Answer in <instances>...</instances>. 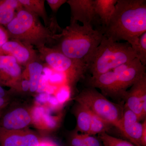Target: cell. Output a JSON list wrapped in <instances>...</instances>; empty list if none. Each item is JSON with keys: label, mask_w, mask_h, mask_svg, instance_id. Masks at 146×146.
<instances>
[{"label": "cell", "mask_w": 146, "mask_h": 146, "mask_svg": "<svg viewBox=\"0 0 146 146\" xmlns=\"http://www.w3.org/2000/svg\"><path fill=\"white\" fill-rule=\"evenodd\" d=\"M117 128L130 143L136 146H141L143 125L139 122L118 124Z\"/></svg>", "instance_id": "obj_16"}, {"label": "cell", "mask_w": 146, "mask_h": 146, "mask_svg": "<svg viewBox=\"0 0 146 146\" xmlns=\"http://www.w3.org/2000/svg\"><path fill=\"white\" fill-rule=\"evenodd\" d=\"M7 91L3 88V86L0 85V98H7Z\"/></svg>", "instance_id": "obj_34"}, {"label": "cell", "mask_w": 146, "mask_h": 146, "mask_svg": "<svg viewBox=\"0 0 146 146\" xmlns=\"http://www.w3.org/2000/svg\"><path fill=\"white\" fill-rule=\"evenodd\" d=\"M10 39L8 31L5 27L0 25V47Z\"/></svg>", "instance_id": "obj_29"}, {"label": "cell", "mask_w": 146, "mask_h": 146, "mask_svg": "<svg viewBox=\"0 0 146 146\" xmlns=\"http://www.w3.org/2000/svg\"><path fill=\"white\" fill-rule=\"evenodd\" d=\"M25 68L22 74L29 82V91L35 93L38 89L44 66L40 61H35L30 63Z\"/></svg>", "instance_id": "obj_17"}, {"label": "cell", "mask_w": 146, "mask_h": 146, "mask_svg": "<svg viewBox=\"0 0 146 146\" xmlns=\"http://www.w3.org/2000/svg\"><path fill=\"white\" fill-rule=\"evenodd\" d=\"M39 146H57L56 144L49 141H40Z\"/></svg>", "instance_id": "obj_33"}, {"label": "cell", "mask_w": 146, "mask_h": 146, "mask_svg": "<svg viewBox=\"0 0 146 146\" xmlns=\"http://www.w3.org/2000/svg\"><path fill=\"white\" fill-rule=\"evenodd\" d=\"M37 50L40 60L55 70L64 74L70 89L84 78L88 71L86 63L68 57L54 47L44 46Z\"/></svg>", "instance_id": "obj_5"}, {"label": "cell", "mask_w": 146, "mask_h": 146, "mask_svg": "<svg viewBox=\"0 0 146 146\" xmlns=\"http://www.w3.org/2000/svg\"><path fill=\"white\" fill-rule=\"evenodd\" d=\"M70 96V90L67 89H62L56 94V98L57 99L58 102L60 104H63L67 101Z\"/></svg>", "instance_id": "obj_27"}, {"label": "cell", "mask_w": 146, "mask_h": 146, "mask_svg": "<svg viewBox=\"0 0 146 146\" xmlns=\"http://www.w3.org/2000/svg\"><path fill=\"white\" fill-rule=\"evenodd\" d=\"M22 8L19 0H0V25L6 26Z\"/></svg>", "instance_id": "obj_15"}, {"label": "cell", "mask_w": 146, "mask_h": 146, "mask_svg": "<svg viewBox=\"0 0 146 146\" xmlns=\"http://www.w3.org/2000/svg\"><path fill=\"white\" fill-rule=\"evenodd\" d=\"M124 99L125 100V107L134 112L139 121L146 118V74L127 91Z\"/></svg>", "instance_id": "obj_9"}, {"label": "cell", "mask_w": 146, "mask_h": 146, "mask_svg": "<svg viewBox=\"0 0 146 146\" xmlns=\"http://www.w3.org/2000/svg\"><path fill=\"white\" fill-rule=\"evenodd\" d=\"M67 1L68 0H47L46 2L49 6L54 15H56L61 6L67 3Z\"/></svg>", "instance_id": "obj_26"}, {"label": "cell", "mask_w": 146, "mask_h": 146, "mask_svg": "<svg viewBox=\"0 0 146 146\" xmlns=\"http://www.w3.org/2000/svg\"><path fill=\"white\" fill-rule=\"evenodd\" d=\"M117 74L114 98L124 99L127 89L146 74V66L136 58L113 69Z\"/></svg>", "instance_id": "obj_7"}, {"label": "cell", "mask_w": 146, "mask_h": 146, "mask_svg": "<svg viewBox=\"0 0 146 146\" xmlns=\"http://www.w3.org/2000/svg\"><path fill=\"white\" fill-rule=\"evenodd\" d=\"M102 32L104 36L115 42H127L135 51L139 37L146 32V0H117Z\"/></svg>", "instance_id": "obj_1"}, {"label": "cell", "mask_w": 146, "mask_h": 146, "mask_svg": "<svg viewBox=\"0 0 146 146\" xmlns=\"http://www.w3.org/2000/svg\"><path fill=\"white\" fill-rule=\"evenodd\" d=\"M45 111L44 108L41 106H37L35 108L31 114L32 121L36 123L39 124L41 122Z\"/></svg>", "instance_id": "obj_24"}, {"label": "cell", "mask_w": 146, "mask_h": 146, "mask_svg": "<svg viewBox=\"0 0 146 146\" xmlns=\"http://www.w3.org/2000/svg\"><path fill=\"white\" fill-rule=\"evenodd\" d=\"M91 125L89 135L94 136L96 134L106 133L112 126V125L101 118L91 113Z\"/></svg>", "instance_id": "obj_20"}, {"label": "cell", "mask_w": 146, "mask_h": 146, "mask_svg": "<svg viewBox=\"0 0 146 146\" xmlns=\"http://www.w3.org/2000/svg\"><path fill=\"white\" fill-rule=\"evenodd\" d=\"M117 1L94 0V8L100 21L102 31L109 23L115 11Z\"/></svg>", "instance_id": "obj_14"}, {"label": "cell", "mask_w": 146, "mask_h": 146, "mask_svg": "<svg viewBox=\"0 0 146 146\" xmlns=\"http://www.w3.org/2000/svg\"><path fill=\"white\" fill-rule=\"evenodd\" d=\"M48 128L54 129L57 125V119L50 115L49 112L45 110L42 120Z\"/></svg>", "instance_id": "obj_23"}, {"label": "cell", "mask_w": 146, "mask_h": 146, "mask_svg": "<svg viewBox=\"0 0 146 146\" xmlns=\"http://www.w3.org/2000/svg\"><path fill=\"white\" fill-rule=\"evenodd\" d=\"M23 8L44 21L45 26L50 27V19L49 18L45 7V0H19Z\"/></svg>", "instance_id": "obj_18"}, {"label": "cell", "mask_w": 146, "mask_h": 146, "mask_svg": "<svg viewBox=\"0 0 146 146\" xmlns=\"http://www.w3.org/2000/svg\"><path fill=\"white\" fill-rule=\"evenodd\" d=\"M4 108H0V116H1V114L2 110Z\"/></svg>", "instance_id": "obj_35"}, {"label": "cell", "mask_w": 146, "mask_h": 146, "mask_svg": "<svg viewBox=\"0 0 146 146\" xmlns=\"http://www.w3.org/2000/svg\"><path fill=\"white\" fill-rule=\"evenodd\" d=\"M103 146H136L130 142L109 135L107 133L99 134Z\"/></svg>", "instance_id": "obj_21"}, {"label": "cell", "mask_w": 146, "mask_h": 146, "mask_svg": "<svg viewBox=\"0 0 146 146\" xmlns=\"http://www.w3.org/2000/svg\"><path fill=\"white\" fill-rule=\"evenodd\" d=\"M72 146H86L84 142L82 134L75 132L72 136L71 141Z\"/></svg>", "instance_id": "obj_28"}, {"label": "cell", "mask_w": 146, "mask_h": 146, "mask_svg": "<svg viewBox=\"0 0 146 146\" xmlns=\"http://www.w3.org/2000/svg\"><path fill=\"white\" fill-rule=\"evenodd\" d=\"M77 129L80 133L89 134L91 125V112L86 108L78 104L76 108Z\"/></svg>", "instance_id": "obj_19"}, {"label": "cell", "mask_w": 146, "mask_h": 146, "mask_svg": "<svg viewBox=\"0 0 146 146\" xmlns=\"http://www.w3.org/2000/svg\"><path fill=\"white\" fill-rule=\"evenodd\" d=\"M82 138L86 146H102V143L99 138L89 134H82Z\"/></svg>", "instance_id": "obj_25"}, {"label": "cell", "mask_w": 146, "mask_h": 146, "mask_svg": "<svg viewBox=\"0 0 146 146\" xmlns=\"http://www.w3.org/2000/svg\"><path fill=\"white\" fill-rule=\"evenodd\" d=\"M51 95L47 94L45 92L40 93L39 95L36 97V102L40 103H45L47 102H48Z\"/></svg>", "instance_id": "obj_30"}, {"label": "cell", "mask_w": 146, "mask_h": 146, "mask_svg": "<svg viewBox=\"0 0 146 146\" xmlns=\"http://www.w3.org/2000/svg\"><path fill=\"white\" fill-rule=\"evenodd\" d=\"M137 57L144 66L146 65V32L139 37L138 44L135 50Z\"/></svg>", "instance_id": "obj_22"}, {"label": "cell", "mask_w": 146, "mask_h": 146, "mask_svg": "<svg viewBox=\"0 0 146 146\" xmlns=\"http://www.w3.org/2000/svg\"><path fill=\"white\" fill-rule=\"evenodd\" d=\"M103 37L101 31L91 27L70 23L59 34L52 47L68 57L87 64Z\"/></svg>", "instance_id": "obj_2"}, {"label": "cell", "mask_w": 146, "mask_h": 146, "mask_svg": "<svg viewBox=\"0 0 146 146\" xmlns=\"http://www.w3.org/2000/svg\"><path fill=\"white\" fill-rule=\"evenodd\" d=\"M31 121L30 113L25 108H18L4 115L0 127L9 130H22L27 127Z\"/></svg>", "instance_id": "obj_13"}, {"label": "cell", "mask_w": 146, "mask_h": 146, "mask_svg": "<svg viewBox=\"0 0 146 146\" xmlns=\"http://www.w3.org/2000/svg\"><path fill=\"white\" fill-rule=\"evenodd\" d=\"M5 27L10 39L18 40L37 50L48 45L54 46L59 36V34L43 25L39 17L23 7Z\"/></svg>", "instance_id": "obj_3"}, {"label": "cell", "mask_w": 146, "mask_h": 146, "mask_svg": "<svg viewBox=\"0 0 146 146\" xmlns=\"http://www.w3.org/2000/svg\"><path fill=\"white\" fill-rule=\"evenodd\" d=\"M71 11L70 23L80 22L102 33V26L94 6V0H68Z\"/></svg>", "instance_id": "obj_8"}, {"label": "cell", "mask_w": 146, "mask_h": 146, "mask_svg": "<svg viewBox=\"0 0 146 146\" xmlns=\"http://www.w3.org/2000/svg\"><path fill=\"white\" fill-rule=\"evenodd\" d=\"M40 142L30 131L9 130L0 127V146H39Z\"/></svg>", "instance_id": "obj_12"}, {"label": "cell", "mask_w": 146, "mask_h": 146, "mask_svg": "<svg viewBox=\"0 0 146 146\" xmlns=\"http://www.w3.org/2000/svg\"><path fill=\"white\" fill-rule=\"evenodd\" d=\"M137 54L127 42H115L104 36L87 65L92 76L104 74L137 58Z\"/></svg>", "instance_id": "obj_4"}, {"label": "cell", "mask_w": 146, "mask_h": 146, "mask_svg": "<svg viewBox=\"0 0 146 146\" xmlns=\"http://www.w3.org/2000/svg\"><path fill=\"white\" fill-rule=\"evenodd\" d=\"M0 53L13 56L20 65L25 67L33 62L41 61L34 47L14 39H9L0 47Z\"/></svg>", "instance_id": "obj_10"}, {"label": "cell", "mask_w": 146, "mask_h": 146, "mask_svg": "<svg viewBox=\"0 0 146 146\" xmlns=\"http://www.w3.org/2000/svg\"><path fill=\"white\" fill-rule=\"evenodd\" d=\"M143 125V131L141 138V146H146V119L142 123Z\"/></svg>", "instance_id": "obj_31"}, {"label": "cell", "mask_w": 146, "mask_h": 146, "mask_svg": "<svg viewBox=\"0 0 146 146\" xmlns=\"http://www.w3.org/2000/svg\"><path fill=\"white\" fill-rule=\"evenodd\" d=\"M48 102L51 105H52V106H57L58 105V104H60L56 97L53 96H51V95L50 97Z\"/></svg>", "instance_id": "obj_32"}, {"label": "cell", "mask_w": 146, "mask_h": 146, "mask_svg": "<svg viewBox=\"0 0 146 146\" xmlns=\"http://www.w3.org/2000/svg\"><path fill=\"white\" fill-rule=\"evenodd\" d=\"M23 71L13 56L0 53V85L12 88L21 78Z\"/></svg>", "instance_id": "obj_11"}, {"label": "cell", "mask_w": 146, "mask_h": 146, "mask_svg": "<svg viewBox=\"0 0 146 146\" xmlns=\"http://www.w3.org/2000/svg\"><path fill=\"white\" fill-rule=\"evenodd\" d=\"M74 100L112 126L117 127L122 116L124 107L110 101L95 88H84Z\"/></svg>", "instance_id": "obj_6"}]
</instances>
